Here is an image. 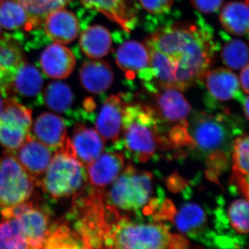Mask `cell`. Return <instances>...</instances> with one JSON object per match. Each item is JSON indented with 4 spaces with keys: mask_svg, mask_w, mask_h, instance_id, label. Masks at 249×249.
Returning <instances> with one entry per match:
<instances>
[{
    "mask_svg": "<svg viewBox=\"0 0 249 249\" xmlns=\"http://www.w3.org/2000/svg\"><path fill=\"white\" fill-rule=\"evenodd\" d=\"M145 46L150 67L139 78L155 88L180 91L204 83L217 50L212 30L203 19L160 28L149 36Z\"/></svg>",
    "mask_w": 249,
    "mask_h": 249,
    "instance_id": "cell-1",
    "label": "cell"
},
{
    "mask_svg": "<svg viewBox=\"0 0 249 249\" xmlns=\"http://www.w3.org/2000/svg\"><path fill=\"white\" fill-rule=\"evenodd\" d=\"M129 96L123 116L121 150L136 162L145 163L159 151L175 150L163 123L144 101H131Z\"/></svg>",
    "mask_w": 249,
    "mask_h": 249,
    "instance_id": "cell-2",
    "label": "cell"
},
{
    "mask_svg": "<svg viewBox=\"0 0 249 249\" xmlns=\"http://www.w3.org/2000/svg\"><path fill=\"white\" fill-rule=\"evenodd\" d=\"M107 193L104 192L106 209L113 219L155 215L163 199V193L154 196L153 175L150 172L137 169L130 163L112 183Z\"/></svg>",
    "mask_w": 249,
    "mask_h": 249,
    "instance_id": "cell-3",
    "label": "cell"
},
{
    "mask_svg": "<svg viewBox=\"0 0 249 249\" xmlns=\"http://www.w3.org/2000/svg\"><path fill=\"white\" fill-rule=\"evenodd\" d=\"M230 116L227 109L216 114L196 111L188 121V133L193 142L191 150H196L206 157L209 171L222 173L229 165L232 137L240 134Z\"/></svg>",
    "mask_w": 249,
    "mask_h": 249,
    "instance_id": "cell-4",
    "label": "cell"
},
{
    "mask_svg": "<svg viewBox=\"0 0 249 249\" xmlns=\"http://www.w3.org/2000/svg\"><path fill=\"white\" fill-rule=\"evenodd\" d=\"M103 249H190L189 241L171 233L160 222H136L120 217L111 223L103 235Z\"/></svg>",
    "mask_w": 249,
    "mask_h": 249,
    "instance_id": "cell-5",
    "label": "cell"
},
{
    "mask_svg": "<svg viewBox=\"0 0 249 249\" xmlns=\"http://www.w3.org/2000/svg\"><path fill=\"white\" fill-rule=\"evenodd\" d=\"M88 181L84 165L70 150L60 149L55 151L37 186L51 197L59 199L76 196L86 188Z\"/></svg>",
    "mask_w": 249,
    "mask_h": 249,
    "instance_id": "cell-6",
    "label": "cell"
},
{
    "mask_svg": "<svg viewBox=\"0 0 249 249\" xmlns=\"http://www.w3.org/2000/svg\"><path fill=\"white\" fill-rule=\"evenodd\" d=\"M37 182L21 166L11 152L0 156V209L29 200Z\"/></svg>",
    "mask_w": 249,
    "mask_h": 249,
    "instance_id": "cell-7",
    "label": "cell"
},
{
    "mask_svg": "<svg viewBox=\"0 0 249 249\" xmlns=\"http://www.w3.org/2000/svg\"><path fill=\"white\" fill-rule=\"evenodd\" d=\"M32 110L17 98L7 97L0 112V145L15 152L30 135Z\"/></svg>",
    "mask_w": 249,
    "mask_h": 249,
    "instance_id": "cell-8",
    "label": "cell"
},
{
    "mask_svg": "<svg viewBox=\"0 0 249 249\" xmlns=\"http://www.w3.org/2000/svg\"><path fill=\"white\" fill-rule=\"evenodd\" d=\"M151 95L149 103L163 124H182L191 111V106L180 90L175 88H145Z\"/></svg>",
    "mask_w": 249,
    "mask_h": 249,
    "instance_id": "cell-9",
    "label": "cell"
},
{
    "mask_svg": "<svg viewBox=\"0 0 249 249\" xmlns=\"http://www.w3.org/2000/svg\"><path fill=\"white\" fill-rule=\"evenodd\" d=\"M129 96V93H119L106 98L95 121V128L101 138L112 142L119 150L124 106Z\"/></svg>",
    "mask_w": 249,
    "mask_h": 249,
    "instance_id": "cell-10",
    "label": "cell"
},
{
    "mask_svg": "<svg viewBox=\"0 0 249 249\" xmlns=\"http://www.w3.org/2000/svg\"><path fill=\"white\" fill-rule=\"evenodd\" d=\"M14 155L21 166L38 183L53 158V152L31 134Z\"/></svg>",
    "mask_w": 249,
    "mask_h": 249,
    "instance_id": "cell-11",
    "label": "cell"
},
{
    "mask_svg": "<svg viewBox=\"0 0 249 249\" xmlns=\"http://www.w3.org/2000/svg\"><path fill=\"white\" fill-rule=\"evenodd\" d=\"M124 152H107L102 154L86 167L88 181L94 188H102L111 184L124 169Z\"/></svg>",
    "mask_w": 249,
    "mask_h": 249,
    "instance_id": "cell-12",
    "label": "cell"
},
{
    "mask_svg": "<svg viewBox=\"0 0 249 249\" xmlns=\"http://www.w3.org/2000/svg\"><path fill=\"white\" fill-rule=\"evenodd\" d=\"M15 219L25 236L29 249H42L51 227L50 217L45 210L34 204Z\"/></svg>",
    "mask_w": 249,
    "mask_h": 249,
    "instance_id": "cell-13",
    "label": "cell"
},
{
    "mask_svg": "<svg viewBox=\"0 0 249 249\" xmlns=\"http://www.w3.org/2000/svg\"><path fill=\"white\" fill-rule=\"evenodd\" d=\"M70 142L76 160L85 168L104 152L105 142L96 129L77 124L73 128Z\"/></svg>",
    "mask_w": 249,
    "mask_h": 249,
    "instance_id": "cell-14",
    "label": "cell"
},
{
    "mask_svg": "<svg viewBox=\"0 0 249 249\" xmlns=\"http://www.w3.org/2000/svg\"><path fill=\"white\" fill-rule=\"evenodd\" d=\"M32 127L33 137L52 150H60L69 139L65 120L52 113L37 116Z\"/></svg>",
    "mask_w": 249,
    "mask_h": 249,
    "instance_id": "cell-15",
    "label": "cell"
},
{
    "mask_svg": "<svg viewBox=\"0 0 249 249\" xmlns=\"http://www.w3.org/2000/svg\"><path fill=\"white\" fill-rule=\"evenodd\" d=\"M44 31L51 40L68 44L78 37L79 21L73 13L63 8L49 15L43 23Z\"/></svg>",
    "mask_w": 249,
    "mask_h": 249,
    "instance_id": "cell-16",
    "label": "cell"
},
{
    "mask_svg": "<svg viewBox=\"0 0 249 249\" xmlns=\"http://www.w3.org/2000/svg\"><path fill=\"white\" fill-rule=\"evenodd\" d=\"M75 65L76 59L70 49L58 44L49 46L40 55L41 69L49 78H67L73 71Z\"/></svg>",
    "mask_w": 249,
    "mask_h": 249,
    "instance_id": "cell-17",
    "label": "cell"
},
{
    "mask_svg": "<svg viewBox=\"0 0 249 249\" xmlns=\"http://www.w3.org/2000/svg\"><path fill=\"white\" fill-rule=\"evenodd\" d=\"M169 221H172L178 231L193 238H199L208 227L206 211L196 203H186L177 211L174 208Z\"/></svg>",
    "mask_w": 249,
    "mask_h": 249,
    "instance_id": "cell-18",
    "label": "cell"
},
{
    "mask_svg": "<svg viewBox=\"0 0 249 249\" xmlns=\"http://www.w3.org/2000/svg\"><path fill=\"white\" fill-rule=\"evenodd\" d=\"M116 62L127 78H134L150 67V55L146 46L142 42L127 41L116 51Z\"/></svg>",
    "mask_w": 249,
    "mask_h": 249,
    "instance_id": "cell-19",
    "label": "cell"
},
{
    "mask_svg": "<svg viewBox=\"0 0 249 249\" xmlns=\"http://www.w3.org/2000/svg\"><path fill=\"white\" fill-rule=\"evenodd\" d=\"M114 78L112 69L106 61H86L83 62L80 69L79 78L82 86L93 94H100L109 89Z\"/></svg>",
    "mask_w": 249,
    "mask_h": 249,
    "instance_id": "cell-20",
    "label": "cell"
},
{
    "mask_svg": "<svg viewBox=\"0 0 249 249\" xmlns=\"http://www.w3.org/2000/svg\"><path fill=\"white\" fill-rule=\"evenodd\" d=\"M22 49L12 39H0V91L8 97L15 73L24 61Z\"/></svg>",
    "mask_w": 249,
    "mask_h": 249,
    "instance_id": "cell-21",
    "label": "cell"
},
{
    "mask_svg": "<svg viewBox=\"0 0 249 249\" xmlns=\"http://www.w3.org/2000/svg\"><path fill=\"white\" fill-rule=\"evenodd\" d=\"M204 80L210 94L217 101L237 99L242 94L238 77L228 69L219 67L209 70Z\"/></svg>",
    "mask_w": 249,
    "mask_h": 249,
    "instance_id": "cell-22",
    "label": "cell"
},
{
    "mask_svg": "<svg viewBox=\"0 0 249 249\" xmlns=\"http://www.w3.org/2000/svg\"><path fill=\"white\" fill-rule=\"evenodd\" d=\"M88 9L101 13L116 23L126 32H130L136 24V17L126 0H80Z\"/></svg>",
    "mask_w": 249,
    "mask_h": 249,
    "instance_id": "cell-23",
    "label": "cell"
},
{
    "mask_svg": "<svg viewBox=\"0 0 249 249\" xmlns=\"http://www.w3.org/2000/svg\"><path fill=\"white\" fill-rule=\"evenodd\" d=\"M43 78L40 71L31 64L23 62L15 73L9 90V95L25 98L42 97Z\"/></svg>",
    "mask_w": 249,
    "mask_h": 249,
    "instance_id": "cell-24",
    "label": "cell"
},
{
    "mask_svg": "<svg viewBox=\"0 0 249 249\" xmlns=\"http://www.w3.org/2000/svg\"><path fill=\"white\" fill-rule=\"evenodd\" d=\"M42 249H92L68 222L56 223L49 229Z\"/></svg>",
    "mask_w": 249,
    "mask_h": 249,
    "instance_id": "cell-25",
    "label": "cell"
},
{
    "mask_svg": "<svg viewBox=\"0 0 249 249\" xmlns=\"http://www.w3.org/2000/svg\"><path fill=\"white\" fill-rule=\"evenodd\" d=\"M80 47L83 53L90 58H103L111 50L110 33L101 25L88 27L80 36Z\"/></svg>",
    "mask_w": 249,
    "mask_h": 249,
    "instance_id": "cell-26",
    "label": "cell"
},
{
    "mask_svg": "<svg viewBox=\"0 0 249 249\" xmlns=\"http://www.w3.org/2000/svg\"><path fill=\"white\" fill-rule=\"evenodd\" d=\"M249 11L248 0L231 1L224 5L221 11L219 20L223 28L230 34L238 36L249 34Z\"/></svg>",
    "mask_w": 249,
    "mask_h": 249,
    "instance_id": "cell-27",
    "label": "cell"
},
{
    "mask_svg": "<svg viewBox=\"0 0 249 249\" xmlns=\"http://www.w3.org/2000/svg\"><path fill=\"white\" fill-rule=\"evenodd\" d=\"M25 10L34 30L43 26L46 18L53 11L62 9L71 0H17Z\"/></svg>",
    "mask_w": 249,
    "mask_h": 249,
    "instance_id": "cell-28",
    "label": "cell"
},
{
    "mask_svg": "<svg viewBox=\"0 0 249 249\" xmlns=\"http://www.w3.org/2000/svg\"><path fill=\"white\" fill-rule=\"evenodd\" d=\"M0 25L8 30L35 31L27 13L16 0H6L0 4Z\"/></svg>",
    "mask_w": 249,
    "mask_h": 249,
    "instance_id": "cell-29",
    "label": "cell"
},
{
    "mask_svg": "<svg viewBox=\"0 0 249 249\" xmlns=\"http://www.w3.org/2000/svg\"><path fill=\"white\" fill-rule=\"evenodd\" d=\"M42 96L45 106L58 113L68 111L74 100L71 88L61 82H53L47 85Z\"/></svg>",
    "mask_w": 249,
    "mask_h": 249,
    "instance_id": "cell-30",
    "label": "cell"
},
{
    "mask_svg": "<svg viewBox=\"0 0 249 249\" xmlns=\"http://www.w3.org/2000/svg\"><path fill=\"white\" fill-rule=\"evenodd\" d=\"M0 249H29L25 236L15 218H2L0 222Z\"/></svg>",
    "mask_w": 249,
    "mask_h": 249,
    "instance_id": "cell-31",
    "label": "cell"
},
{
    "mask_svg": "<svg viewBox=\"0 0 249 249\" xmlns=\"http://www.w3.org/2000/svg\"><path fill=\"white\" fill-rule=\"evenodd\" d=\"M221 58L226 66L233 70H240L249 65L248 47L244 41L233 39L222 48Z\"/></svg>",
    "mask_w": 249,
    "mask_h": 249,
    "instance_id": "cell-32",
    "label": "cell"
},
{
    "mask_svg": "<svg viewBox=\"0 0 249 249\" xmlns=\"http://www.w3.org/2000/svg\"><path fill=\"white\" fill-rule=\"evenodd\" d=\"M249 140L248 134L242 133L232 142V175L249 176Z\"/></svg>",
    "mask_w": 249,
    "mask_h": 249,
    "instance_id": "cell-33",
    "label": "cell"
},
{
    "mask_svg": "<svg viewBox=\"0 0 249 249\" xmlns=\"http://www.w3.org/2000/svg\"><path fill=\"white\" fill-rule=\"evenodd\" d=\"M227 220L236 232L247 234L249 232L248 199H236L228 209Z\"/></svg>",
    "mask_w": 249,
    "mask_h": 249,
    "instance_id": "cell-34",
    "label": "cell"
},
{
    "mask_svg": "<svg viewBox=\"0 0 249 249\" xmlns=\"http://www.w3.org/2000/svg\"><path fill=\"white\" fill-rule=\"evenodd\" d=\"M142 7L150 14L160 15L169 11L174 0H139Z\"/></svg>",
    "mask_w": 249,
    "mask_h": 249,
    "instance_id": "cell-35",
    "label": "cell"
},
{
    "mask_svg": "<svg viewBox=\"0 0 249 249\" xmlns=\"http://www.w3.org/2000/svg\"><path fill=\"white\" fill-rule=\"evenodd\" d=\"M224 0H191V4L199 12L210 14L220 9Z\"/></svg>",
    "mask_w": 249,
    "mask_h": 249,
    "instance_id": "cell-36",
    "label": "cell"
},
{
    "mask_svg": "<svg viewBox=\"0 0 249 249\" xmlns=\"http://www.w3.org/2000/svg\"><path fill=\"white\" fill-rule=\"evenodd\" d=\"M242 70L240 74V83L241 86H242V89L245 91L246 94H249V65H246Z\"/></svg>",
    "mask_w": 249,
    "mask_h": 249,
    "instance_id": "cell-37",
    "label": "cell"
},
{
    "mask_svg": "<svg viewBox=\"0 0 249 249\" xmlns=\"http://www.w3.org/2000/svg\"><path fill=\"white\" fill-rule=\"evenodd\" d=\"M237 100L242 102V106H243L244 111H245V117L247 121H249V98L248 96H243L241 94Z\"/></svg>",
    "mask_w": 249,
    "mask_h": 249,
    "instance_id": "cell-38",
    "label": "cell"
},
{
    "mask_svg": "<svg viewBox=\"0 0 249 249\" xmlns=\"http://www.w3.org/2000/svg\"><path fill=\"white\" fill-rule=\"evenodd\" d=\"M6 96H5L0 91V112H1V109L4 107L5 103V100H6Z\"/></svg>",
    "mask_w": 249,
    "mask_h": 249,
    "instance_id": "cell-39",
    "label": "cell"
},
{
    "mask_svg": "<svg viewBox=\"0 0 249 249\" xmlns=\"http://www.w3.org/2000/svg\"><path fill=\"white\" fill-rule=\"evenodd\" d=\"M1 26H0V39L1 38V37H2L3 35H4V34H1Z\"/></svg>",
    "mask_w": 249,
    "mask_h": 249,
    "instance_id": "cell-40",
    "label": "cell"
},
{
    "mask_svg": "<svg viewBox=\"0 0 249 249\" xmlns=\"http://www.w3.org/2000/svg\"><path fill=\"white\" fill-rule=\"evenodd\" d=\"M1 1H2V0H0V4H1Z\"/></svg>",
    "mask_w": 249,
    "mask_h": 249,
    "instance_id": "cell-41",
    "label": "cell"
},
{
    "mask_svg": "<svg viewBox=\"0 0 249 249\" xmlns=\"http://www.w3.org/2000/svg\"><path fill=\"white\" fill-rule=\"evenodd\" d=\"M199 249V248H198V249Z\"/></svg>",
    "mask_w": 249,
    "mask_h": 249,
    "instance_id": "cell-42",
    "label": "cell"
}]
</instances>
